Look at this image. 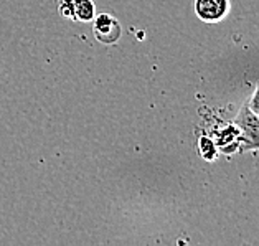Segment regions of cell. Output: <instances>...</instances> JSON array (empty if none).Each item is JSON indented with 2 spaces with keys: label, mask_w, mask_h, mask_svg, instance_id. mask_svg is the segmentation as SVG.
I'll return each instance as SVG.
<instances>
[{
  "label": "cell",
  "mask_w": 259,
  "mask_h": 246,
  "mask_svg": "<svg viewBox=\"0 0 259 246\" xmlns=\"http://www.w3.org/2000/svg\"><path fill=\"white\" fill-rule=\"evenodd\" d=\"M74 20L81 23H90L96 17V5L93 0H73Z\"/></svg>",
  "instance_id": "obj_4"
},
{
  "label": "cell",
  "mask_w": 259,
  "mask_h": 246,
  "mask_svg": "<svg viewBox=\"0 0 259 246\" xmlns=\"http://www.w3.org/2000/svg\"><path fill=\"white\" fill-rule=\"evenodd\" d=\"M233 124L239 129V152L259 150V114L249 109L248 103L241 106Z\"/></svg>",
  "instance_id": "obj_1"
},
{
  "label": "cell",
  "mask_w": 259,
  "mask_h": 246,
  "mask_svg": "<svg viewBox=\"0 0 259 246\" xmlns=\"http://www.w3.org/2000/svg\"><path fill=\"white\" fill-rule=\"evenodd\" d=\"M93 33L99 43L112 47L122 36L121 22L111 14H99L93 18Z\"/></svg>",
  "instance_id": "obj_2"
},
{
  "label": "cell",
  "mask_w": 259,
  "mask_h": 246,
  "mask_svg": "<svg viewBox=\"0 0 259 246\" xmlns=\"http://www.w3.org/2000/svg\"><path fill=\"white\" fill-rule=\"evenodd\" d=\"M248 106L252 112L259 114V81L256 83V90H254V93H252V96L248 99Z\"/></svg>",
  "instance_id": "obj_7"
},
{
  "label": "cell",
  "mask_w": 259,
  "mask_h": 246,
  "mask_svg": "<svg viewBox=\"0 0 259 246\" xmlns=\"http://www.w3.org/2000/svg\"><path fill=\"white\" fill-rule=\"evenodd\" d=\"M200 154L205 157L206 160L214 159V152H217V144L214 141H210L208 137H201V141L198 142Z\"/></svg>",
  "instance_id": "obj_5"
},
{
  "label": "cell",
  "mask_w": 259,
  "mask_h": 246,
  "mask_svg": "<svg viewBox=\"0 0 259 246\" xmlns=\"http://www.w3.org/2000/svg\"><path fill=\"white\" fill-rule=\"evenodd\" d=\"M58 12L61 17L65 18H73L74 20V7L73 0H58Z\"/></svg>",
  "instance_id": "obj_6"
},
{
  "label": "cell",
  "mask_w": 259,
  "mask_h": 246,
  "mask_svg": "<svg viewBox=\"0 0 259 246\" xmlns=\"http://www.w3.org/2000/svg\"><path fill=\"white\" fill-rule=\"evenodd\" d=\"M230 12V0H195V14L206 23L221 22Z\"/></svg>",
  "instance_id": "obj_3"
}]
</instances>
